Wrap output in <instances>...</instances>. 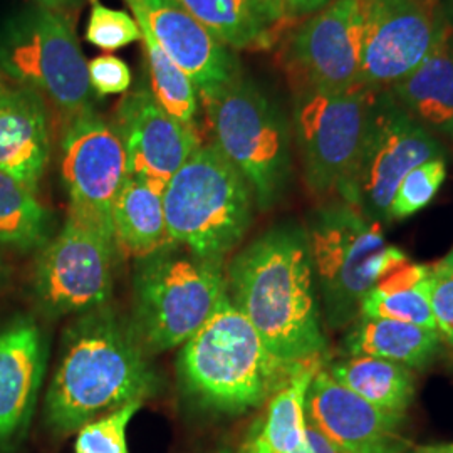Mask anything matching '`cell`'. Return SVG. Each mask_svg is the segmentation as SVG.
I'll return each mask as SVG.
<instances>
[{"label": "cell", "instance_id": "obj_1", "mask_svg": "<svg viewBox=\"0 0 453 453\" xmlns=\"http://www.w3.org/2000/svg\"><path fill=\"white\" fill-rule=\"evenodd\" d=\"M226 277L230 301L277 359L297 365L323 357L321 301L304 226L269 228L234 257Z\"/></svg>", "mask_w": 453, "mask_h": 453}, {"label": "cell", "instance_id": "obj_2", "mask_svg": "<svg viewBox=\"0 0 453 453\" xmlns=\"http://www.w3.org/2000/svg\"><path fill=\"white\" fill-rule=\"evenodd\" d=\"M157 387V372L130 324L104 306L82 314L65 331L44 418L54 434L69 435L103 411L145 402Z\"/></svg>", "mask_w": 453, "mask_h": 453}, {"label": "cell", "instance_id": "obj_3", "mask_svg": "<svg viewBox=\"0 0 453 453\" xmlns=\"http://www.w3.org/2000/svg\"><path fill=\"white\" fill-rule=\"evenodd\" d=\"M297 365L277 359L226 294L211 319L181 346L179 376L196 403L235 415L267 402Z\"/></svg>", "mask_w": 453, "mask_h": 453}, {"label": "cell", "instance_id": "obj_4", "mask_svg": "<svg viewBox=\"0 0 453 453\" xmlns=\"http://www.w3.org/2000/svg\"><path fill=\"white\" fill-rule=\"evenodd\" d=\"M170 241L198 257L226 260L254 220V194L215 143H202L163 190Z\"/></svg>", "mask_w": 453, "mask_h": 453}, {"label": "cell", "instance_id": "obj_5", "mask_svg": "<svg viewBox=\"0 0 453 453\" xmlns=\"http://www.w3.org/2000/svg\"><path fill=\"white\" fill-rule=\"evenodd\" d=\"M213 143L249 183L256 207L274 209L292 180V127L259 84L237 80L200 95Z\"/></svg>", "mask_w": 453, "mask_h": 453}, {"label": "cell", "instance_id": "obj_6", "mask_svg": "<svg viewBox=\"0 0 453 453\" xmlns=\"http://www.w3.org/2000/svg\"><path fill=\"white\" fill-rule=\"evenodd\" d=\"M304 228L324 316L334 329L355 323L363 297L408 264L402 249L385 243L380 224L342 200L312 211Z\"/></svg>", "mask_w": 453, "mask_h": 453}, {"label": "cell", "instance_id": "obj_7", "mask_svg": "<svg viewBox=\"0 0 453 453\" xmlns=\"http://www.w3.org/2000/svg\"><path fill=\"white\" fill-rule=\"evenodd\" d=\"M226 296L222 260L198 257L180 245L140 259L131 329L146 353L183 346Z\"/></svg>", "mask_w": 453, "mask_h": 453}, {"label": "cell", "instance_id": "obj_8", "mask_svg": "<svg viewBox=\"0 0 453 453\" xmlns=\"http://www.w3.org/2000/svg\"><path fill=\"white\" fill-rule=\"evenodd\" d=\"M0 71L19 88L48 97L69 119L95 108L88 61L71 22L59 11L37 4L5 20L0 29Z\"/></svg>", "mask_w": 453, "mask_h": 453}, {"label": "cell", "instance_id": "obj_9", "mask_svg": "<svg viewBox=\"0 0 453 453\" xmlns=\"http://www.w3.org/2000/svg\"><path fill=\"white\" fill-rule=\"evenodd\" d=\"M438 157L445 153L435 134L408 113L389 89H376L357 158L336 194L368 220L387 224L389 203L406 173Z\"/></svg>", "mask_w": 453, "mask_h": 453}, {"label": "cell", "instance_id": "obj_10", "mask_svg": "<svg viewBox=\"0 0 453 453\" xmlns=\"http://www.w3.org/2000/svg\"><path fill=\"white\" fill-rule=\"evenodd\" d=\"M374 89H294L292 138L303 175L318 196L336 194L357 158Z\"/></svg>", "mask_w": 453, "mask_h": 453}, {"label": "cell", "instance_id": "obj_11", "mask_svg": "<svg viewBox=\"0 0 453 453\" xmlns=\"http://www.w3.org/2000/svg\"><path fill=\"white\" fill-rule=\"evenodd\" d=\"M116 241L103 228L67 213L61 232L39 250L34 269L37 303L50 316L108 306Z\"/></svg>", "mask_w": 453, "mask_h": 453}, {"label": "cell", "instance_id": "obj_12", "mask_svg": "<svg viewBox=\"0 0 453 453\" xmlns=\"http://www.w3.org/2000/svg\"><path fill=\"white\" fill-rule=\"evenodd\" d=\"M372 0H331L296 27L282 49L292 88L340 91L359 86Z\"/></svg>", "mask_w": 453, "mask_h": 453}, {"label": "cell", "instance_id": "obj_13", "mask_svg": "<svg viewBox=\"0 0 453 453\" xmlns=\"http://www.w3.org/2000/svg\"><path fill=\"white\" fill-rule=\"evenodd\" d=\"M61 177L69 198V215L110 232L111 209L128 177L127 155L114 130L96 110L69 119L61 140Z\"/></svg>", "mask_w": 453, "mask_h": 453}, {"label": "cell", "instance_id": "obj_14", "mask_svg": "<svg viewBox=\"0 0 453 453\" xmlns=\"http://www.w3.org/2000/svg\"><path fill=\"white\" fill-rule=\"evenodd\" d=\"M445 22L440 0H372L359 86L389 89L426 58Z\"/></svg>", "mask_w": 453, "mask_h": 453}, {"label": "cell", "instance_id": "obj_15", "mask_svg": "<svg viewBox=\"0 0 453 453\" xmlns=\"http://www.w3.org/2000/svg\"><path fill=\"white\" fill-rule=\"evenodd\" d=\"M113 127L127 155L128 173L162 190L202 145L196 127L183 125L166 113L148 84L121 97Z\"/></svg>", "mask_w": 453, "mask_h": 453}, {"label": "cell", "instance_id": "obj_16", "mask_svg": "<svg viewBox=\"0 0 453 453\" xmlns=\"http://www.w3.org/2000/svg\"><path fill=\"white\" fill-rule=\"evenodd\" d=\"M306 417L340 453H406V415L368 403L338 383L326 368L314 374L306 396Z\"/></svg>", "mask_w": 453, "mask_h": 453}, {"label": "cell", "instance_id": "obj_17", "mask_svg": "<svg viewBox=\"0 0 453 453\" xmlns=\"http://www.w3.org/2000/svg\"><path fill=\"white\" fill-rule=\"evenodd\" d=\"M172 61L192 80L198 95L242 76L234 49L226 46L175 0H125Z\"/></svg>", "mask_w": 453, "mask_h": 453}, {"label": "cell", "instance_id": "obj_18", "mask_svg": "<svg viewBox=\"0 0 453 453\" xmlns=\"http://www.w3.org/2000/svg\"><path fill=\"white\" fill-rule=\"evenodd\" d=\"M48 348L31 318L0 327V452L26 437L46 370Z\"/></svg>", "mask_w": 453, "mask_h": 453}, {"label": "cell", "instance_id": "obj_19", "mask_svg": "<svg viewBox=\"0 0 453 453\" xmlns=\"http://www.w3.org/2000/svg\"><path fill=\"white\" fill-rule=\"evenodd\" d=\"M50 158L46 99L27 88L0 97V172L37 194Z\"/></svg>", "mask_w": 453, "mask_h": 453}, {"label": "cell", "instance_id": "obj_20", "mask_svg": "<svg viewBox=\"0 0 453 453\" xmlns=\"http://www.w3.org/2000/svg\"><path fill=\"white\" fill-rule=\"evenodd\" d=\"M389 91L426 130L453 138V26L447 19L420 65Z\"/></svg>", "mask_w": 453, "mask_h": 453}, {"label": "cell", "instance_id": "obj_21", "mask_svg": "<svg viewBox=\"0 0 453 453\" xmlns=\"http://www.w3.org/2000/svg\"><path fill=\"white\" fill-rule=\"evenodd\" d=\"M234 50L267 49L294 22L275 0H175Z\"/></svg>", "mask_w": 453, "mask_h": 453}, {"label": "cell", "instance_id": "obj_22", "mask_svg": "<svg viewBox=\"0 0 453 453\" xmlns=\"http://www.w3.org/2000/svg\"><path fill=\"white\" fill-rule=\"evenodd\" d=\"M323 357L299 363L286 383L267 400L260 420L243 440L241 453H296L308 440L306 396Z\"/></svg>", "mask_w": 453, "mask_h": 453}, {"label": "cell", "instance_id": "obj_23", "mask_svg": "<svg viewBox=\"0 0 453 453\" xmlns=\"http://www.w3.org/2000/svg\"><path fill=\"white\" fill-rule=\"evenodd\" d=\"M440 344L437 329L393 319L357 318L342 340V353L381 357L410 370H423L437 357Z\"/></svg>", "mask_w": 453, "mask_h": 453}, {"label": "cell", "instance_id": "obj_24", "mask_svg": "<svg viewBox=\"0 0 453 453\" xmlns=\"http://www.w3.org/2000/svg\"><path fill=\"white\" fill-rule=\"evenodd\" d=\"M111 220L116 247L138 260L173 243L165 220L162 188L130 173L114 198Z\"/></svg>", "mask_w": 453, "mask_h": 453}, {"label": "cell", "instance_id": "obj_25", "mask_svg": "<svg viewBox=\"0 0 453 453\" xmlns=\"http://www.w3.org/2000/svg\"><path fill=\"white\" fill-rule=\"evenodd\" d=\"M326 365L338 383L381 410L406 415L413 403L415 376L403 365L372 357H346Z\"/></svg>", "mask_w": 453, "mask_h": 453}, {"label": "cell", "instance_id": "obj_26", "mask_svg": "<svg viewBox=\"0 0 453 453\" xmlns=\"http://www.w3.org/2000/svg\"><path fill=\"white\" fill-rule=\"evenodd\" d=\"M430 274L432 265L421 264H406L396 269L363 297L359 318L393 319L437 329L430 303Z\"/></svg>", "mask_w": 453, "mask_h": 453}, {"label": "cell", "instance_id": "obj_27", "mask_svg": "<svg viewBox=\"0 0 453 453\" xmlns=\"http://www.w3.org/2000/svg\"><path fill=\"white\" fill-rule=\"evenodd\" d=\"M52 217L35 192L0 172V245L41 249L50 239Z\"/></svg>", "mask_w": 453, "mask_h": 453}, {"label": "cell", "instance_id": "obj_28", "mask_svg": "<svg viewBox=\"0 0 453 453\" xmlns=\"http://www.w3.org/2000/svg\"><path fill=\"white\" fill-rule=\"evenodd\" d=\"M142 29V42L145 48L148 89L158 104L180 123L196 127L200 113V95L192 80L172 61L163 50L155 35L143 22L136 20Z\"/></svg>", "mask_w": 453, "mask_h": 453}, {"label": "cell", "instance_id": "obj_29", "mask_svg": "<svg viewBox=\"0 0 453 453\" xmlns=\"http://www.w3.org/2000/svg\"><path fill=\"white\" fill-rule=\"evenodd\" d=\"M447 177L445 157L415 166L398 185L389 203V220H403L425 209L438 194Z\"/></svg>", "mask_w": 453, "mask_h": 453}, {"label": "cell", "instance_id": "obj_30", "mask_svg": "<svg viewBox=\"0 0 453 453\" xmlns=\"http://www.w3.org/2000/svg\"><path fill=\"white\" fill-rule=\"evenodd\" d=\"M142 406L140 400L130 402L101 418L84 423L78 430L74 453H130L127 434Z\"/></svg>", "mask_w": 453, "mask_h": 453}, {"label": "cell", "instance_id": "obj_31", "mask_svg": "<svg viewBox=\"0 0 453 453\" xmlns=\"http://www.w3.org/2000/svg\"><path fill=\"white\" fill-rule=\"evenodd\" d=\"M86 39L89 44L111 52L142 41V29L130 14L93 2L86 26Z\"/></svg>", "mask_w": 453, "mask_h": 453}, {"label": "cell", "instance_id": "obj_32", "mask_svg": "<svg viewBox=\"0 0 453 453\" xmlns=\"http://www.w3.org/2000/svg\"><path fill=\"white\" fill-rule=\"evenodd\" d=\"M430 303L441 340L453 348V267L438 262L430 274Z\"/></svg>", "mask_w": 453, "mask_h": 453}, {"label": "cell", "instance_id": "obj_33", "mask_svg": "<svg viewBox=\"0 0 453 453\" xmlns=\"http://www.w3.org/2000/svg\"><path fill=\"white\" fill-rule=\"evenodd\" d=\"M93 91L99 96H113L130 91L133 74L130 65L113 54L97 56L88 63Z\"/></svg>", "mask_w": 453, "mask_h": 453}, {"label": "cell", "instance_id": "obj_34", "mask_svg": "<svg viewBox=\"0 0 453 453\" xmlns=\"http://www.w3.org/2000/svg\"><path fill=\"white\" fill-rule=\"evenodd\" d=\"M292 20L297 17H309L321 11L331 0H275Z\"/></svg>", "mask_w": 453, "mask_h": 453}, {"label": "cell", "instance_id": "obj_35", "mask_svg": "<svg viewBox=\"0 0 453 453\" xmlns=\"http://www.w3.org/2000/svg\"><path fill=\"white\" fill-rule=\"evenodd\" d=\"M296 453H340L314 428L308 426V440Z\"/></svg>", "mask_w": 453, "mask_h": 453}, {"label": "cell", "instance_id": "obj_36", "mask_svg": "<svg viewBox=\"0 0 453 453\" xmlns=\"http://www.w3.org/2000/svg\"><path fill=\"white\" fill-rule=\"evenodd\" d=\"M78 0H37L39 5H44L48 9H54V11H59V9H65L69 5H74Z\"/></svg>", "mask_w": 453, "mask_h": 453}, {"label": "cell", "instance_id": "obj_37", "mask_svg": "<svg viewBox=\"0 0 453 453\" xmlns=\"http://www.w3.org/2000/svg\"><path fill=\"white\" fill-rule=\"evenodd\" d=\"M443 16L450 22L453 26V0H447L443 4Z\"/></svg>", "mask_w": 453, "mask_h": 453}, {"label": "cell", "instance_id": "obj_38", "mask_svg": "<svg viewBox=\"0 0 453 453\" xmlns=\"http://www.w3.org/2000/svg\"><path fill=\"white\" fill-rule=\"evenodd\" d=\"M406 453H441L440 450H438L437 447L435 445H430V447H420V449H411L410 452Z\"/></svg>", "mask_w": 453, "mask_h": 453}, {"label": "cell", "instance_id": "obj_39", "mask_svg": "<svg viewBox=\"0 0 453 453\" xmlns=\"http://www.w3.org/2000/svg\"><path fill=\"white\" fill-rule=\"evenodd\" d=\"M441 453H453V443H445V445H435Z\"/></svg>", "mask_w": 453, "mask_h": 453}, {"label": "cell", "instance_id": "obj_40", "mask_svg": "<svg viewBox=\"0 0 453 453\" xmlns=\"http://www.w3.org/2000/svg\"><path fill=\"white\" fill-rule=\"evenodd\" d=\"M7 91H9V86L4 81V76H2V71H0V97L4 96Z\"/></svg>", "mask_w": 453, "mask_h": 453}, {"label": "cell", "instance_id": "obj_41", "mask_svg": "<svg viewBox=\"0 0 453 453\" xmlns=\"http://www.w3.org/2000/svg\"><path fill=\"white\" fill-rule=\"evenodd\" d=\"M441 264H445V265H450V267H453V249L452 252L445 257V259L441 260Z\"/></svg>", "mask_w": 453, "mask_h": 453}, {"label": "cell", "instance_id": "obj_42", "mask_svg": "<svg viewBox=\"0 0 453 453\" xmlns=\"http://www.w3.org/2000/svg\"><path fill=\"white\" fill-rule=\"evenodd\" d=\"M2 271H4V264H2V260H0V274H2Z\"/></svg>", "mask_w": 453, "mask_h": 453}, {"label": "cell", "instance_id": "obj_43", "mask_svg": "<svg viewBox=\"0 0 453 453\" xmlns=\"http://www.w3.org/2000/svg\"><path fill=\"white\" fill-rule=\"evenodd\" d=\"M217 453H234V452H230V450H220V452H217Z\"/></svg>", "mask_w": 453, "mask_h": 453}]
</instances>
